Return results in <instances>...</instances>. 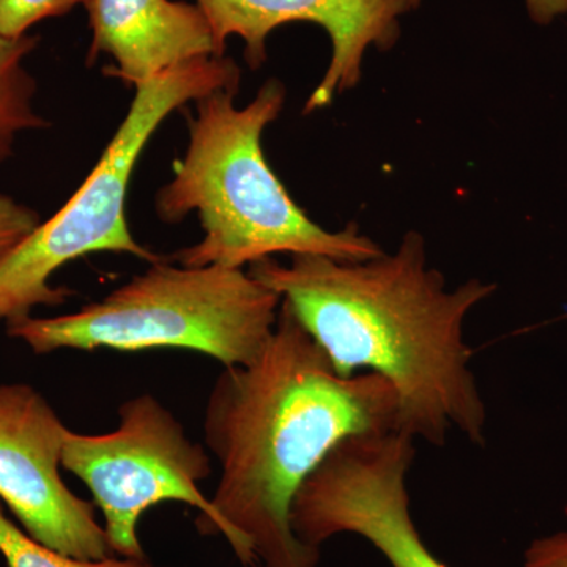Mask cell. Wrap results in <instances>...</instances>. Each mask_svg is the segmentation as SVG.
<instances>
[{"label":"cell","instance_id":"8","mask_svg":"<svg viewBox=\"0 0 567 567\" xmlns=\"http://www.w3.org/2000/svg\"><path fill=\"white\" fill-rule=\"evenodd\" d=\"M66 432L35 388L0 385V503L32 539L52 550L80 559L115 557L96 506L62 480Z\"/></svg>","mask_w":567,"mask_h":567},{"label":"cell","instance_id":"14","mask_svg":"<svg viewBox=\"0 0 567 567\" xmlns=\"http://www.w3.org/2000/svg\"><path fill=\"white\" fill-rule=\"evenodd\" d=\"M41 223L39 213L0 193V257L9 252Z\"/></svg>","mask_w":567,"mask_h":567},{"label":"cell","instance_id":"4","mask_svg":"<svg viewBox=\"0 0 567 567\" xmlns=\"http://www.w3.org/2000/svg\"><path fill=\"white\" fill-rule=\"evenodd\" d=\"M281 301L244 268L185 267L162 257L73 315L24 317L7 324V334L35 354L185 349L237 368L262 353Z\"/></svg>","mask_w":567,"mask_h":567},{"label":"cell","instance_id":"3","mask_svg":"<svg viewBox=\"0 0 567 567\" xmlns=\"http://www.w3.org/2000/svg\"><path fill=\"white\" fill-rule=\"evenodd\" d=\"M238 89H219L196 100L188 122V147L174 164V177L155 199L167 224L196 213L204 238L171 256L185 267L244 268L276 254H317L344 262L382 256L357 224L330 233L312 221L274 173L262 134L282 112L286 87L268 80L245 107Z\"/></svg>","mask_w":567,"mask_h":567},{"label":"cell","instance_id":"7","mask_svg":"<svg viewBox=\"0 0 567 567\" xmlns=\"http://www.w3.org/2000/svg\"><path fill=\"white\" fill-rule=\"evenodd\" d=\"M415 457V439L402 431L342 440L295 496V535L316 548L334 536H360L391 567H447L413 522L406 477Z\"/></svg>","mask_w":567,"mask_h":567},{"label":"cell","instance_id":"12","mask_svg":"<svg viewBox=\"0 0 567 567\" xmlns=\"http://www.w3.org/2000/svg\"><path fill=\"white\" fill-rule=\"evenodd\" d=\"M0 555L7 567H169L152 565L147 559L69 557L32 539L24 529L6 516L2 503H0Z\"/></svg>","mask_w":567,"mask_h":567},{"label":"cell","instance_id":"1","mask_svg":"<svg viewBox=\"0 0 567 567\" xmlns=\"http://www.w3.org/2000/svg\"><path fill=\"white\" fill-rule=\"evenodd\" d=\"M399 431V398L374 372L342 377L281 301L262 353L224 368L204 415L219 464L212 503L245 567H319L320 548L298 539L295 496L342 440Z\"/></svg>","mask_w":567,"mask_h":567},{"label":"cell","instance_id":"2","mask_svg":"<svg viewBox=\"0 0 567 567\" xmlns=\"http://www.w3.org/2000/svg\"><path fill=\"white\" fill-rule=\"evenodd\" d=\"M248 274L292 309L339 375L365 369L393 385L399 431L442 447L457 429L473 445H486V402L464 324L495 284L473 278L447 290L415 230L374 259L295 254L289 265L268 257Z\"/></svg>","mask_w":567,"mask_h":567},{"label":"cell","instance_id":"11","mask_svg":"<svg viewBox=\"0 0 567 567\" xmlns=\"http://www.w3.org/2000/svg\"><path fill=\"white\" fill-rule=\"evenodd\" d=\"M37 43L31 35H0V163L10 158L20 134L50 126L33 106L37 84L24 66Z\"/></svg>","mask_w":567,"mask_h":567},{"label":"cell","instance_id":"10","mask_svg":"<svg viewBox=\"0 0 567 567\" xmlns=\"http://www.w3.org/2000/svg\"><path fill=\"white\" fill-rule=\"evenodd\" d=\"M92 31L87 62L110 55L104 74L136 87L194 59L224 55L196 3L175 0H82Z\"/></svg>","mask_w":567,"mask_h":567},{"label":"cell","instance_id":"13","mask_svg":"<svg viewBox=\"0 0 567 567\" xmlns=\"http://www.w3.org/2000/svg\"><path fill=\"white\" fill-rule=\"evenodd\" d=\"M82 0H0V35L21 39L48 18L69 13Z\"/></svg>","mask_w":567,"mask_h":567},{"label":"cell","instance_id":"6","mask_svg":"<svg viewBox=\"0 0 567 567\" xmlns=\"http://www.w3.org/2000/svg\"><path fill=\"white\" fill-rule=\"evenodd\" d=\"M62 468L80 477L102 511L112 554L145 558L140 522L152 507L178 502L199 511L203 535H223L224 525L199 484L212 475V458L155 395L144 393L118 406V425L107 434L66 432Z\"/></svg>","mask_w":567,"mask_h":567},{"label":"cell","instance_id":"16","mask_svg":"<svg viewBox=\"0 0 567 567\" xmlns=\"http://www.w3.org/2000/svg\"><path fill=\"white\" fill-rule=\"evenodd\" d=\"M421 0H412L413 9L420 7ZM529 20L537 25L551 24L567 14V0H525Z\"/></svg>","mask_w":567,"mask_h":567},{"label":"cell","instance_id":"9","mask_svg":"<svg viewBox=\"0 0 567 567\" xmlns=\"http://www.w3.org/2000/svg\"><path fill=\"white\" fill-rule=\"evenodd\" d=\"M204 11L216 43L226 52L227 40L245 41V61L257 70L267 62V41L281 25L309 22L331 40L330 66L306 102L305 114L333 103L336 95L354 89L363 76L369 48L393 50L401 39V18L412 0H194Z\"/></svg>","mask_w":567,"mask_h":567},{"label":"cell","instance_id":"5","mask_svg":"<svg viewBox=\"0 0 567 567\" xmlns=\"http://www.w3.org/2000/svg\"><path fill=\"white\" fill-rule=\"evenodd\" d=\"M241 70L233 58L194 59L136 85L125 118L102 158L76 193L47 223L0 257V322L9 324L40 306H61L73 292L52 286L55 271L99 252L147 260L158 254L137 244L126 219L130 182L153 134L173 112L219 89L240 91Z\"/></svg>","mask_w":567,"mask_h":567},{"label":"cell","instance_id":"15","mask_svg":"<svg viewBox=\"0 0 567 567\" xmlns=\"http://www.w3.org/2000/svg\"><path fill=\"white\" fill-rule=\"evenodd\" d=\"M520 567H567V529L533 539Z\"/></svg>","mask_w":567,"mask_h":567}]
</instances>
